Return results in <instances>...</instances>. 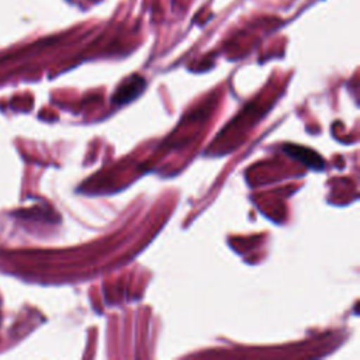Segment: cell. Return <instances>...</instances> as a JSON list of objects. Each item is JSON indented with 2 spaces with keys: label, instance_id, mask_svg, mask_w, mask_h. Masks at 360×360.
Segmentation results:
<instances>
[{
  "label": "cell",
  "instance_id": "6da1fadb",
  "mask_svg": "<svg viewBox=\"0 0 360 360\" xmlns=\"http://www.w3.org/2000/svg\"><path fill=\"white\" fill-rule=\"evenodd\" d=\"M143 84L145 83H143V80L141 77H132V80L127 82L125 84H122V87H120V90H118V93H117L114 100L117 103H127L134 96H136V90L141 91Z\"/></svg>",
  "mask_w": 360,
  "mask_h": 360
}]
</instances>
